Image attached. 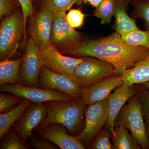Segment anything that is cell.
I'll return each mask as SVG.
<instances>
[{
  "label": "cell",
  "mask_w": 149,
  "mask_h": 149,
  "mask_svg": "<svg viewBox=\"0 0 149 149\" xmlns=\"http://www.w3.org/2000/svg\"><path fill=\"white\" fill-rule=\"evenodd\" d=\"M141 84V85H143V86H144V87H146V88L148 89L149 90V81L146 82V83H142V84Z\"/></svg>",
  "instance_id": "obj_36"
},
{
  "label": "cell",
  "mask_w": 149,
  "mask_h": 149,
  "mask_svg": "<svg viewBox=\"0 0 149 149\" xmlns=\"http://www.w3.org/2000/svg\"><path fill=\"white\" fill-rule=\"evenodd\" d=\"M115 0H102L94 11V16L101 19L102 24H109L114 15Z\"/></svg>",
  "instance_id": "obj_22"
},
{
  "label": "cell",
  "mask_w": 149,
  "mask_h": 149,
  "mask_svg": "<svg viewBox=\"0 0 149 149\" xmlns=\"http://www.w3.org/2000/svg\"><path fill=\"white\" fill-rule=\"evenodd\" d=\"M38 88L52 89L65 93L74 100L82 98L81 89L73 78L53 72L44 66L39 76Z\"/></svg>",
  "instance_id": "obj_13"
},
{
  "label": "cell",
  "mask_w": 149,
  "mask_h": 149,
  "mask_svg": "<svg viewBox=\"0 0 149 149\" xmlns=\"http://www.w3.org/2000/svg\"><path fill=\"white\" fill-rule=\"evenodd\" d=\"M123 83L121 75L113 74L92 86L81 89V97L88 105L101 101L107 99L111 91Z\"/></svg>",
  "instance_id": "obj_14"
},
{
  "label": "cell",
  "mask_w": 149,
  "mask_h": 149,
  "mask_svg": "<svg viewBox=\"0 0 149 149\" xmlns=\"http://www.w3.org/2000/svg\"><path fill=\"white\" fill-rule=\"evenodd\" d=\"M66 11L53 12L51 44L60 51L79 44L85 38L71 27L66 18Z\"/></svg>",
  "instance_id": "obj_8"
},
{
  "label": "cell",
  "mask_w": 149,
  "mask_h": 149,
  "mask_svg": "<svg viewBox=\"0 0 149 149\" xmlns=\"http://www.w3.org/2000/svg\"><path fill=\"white\" fill-rule=\"evenodd\" d=\"M149 1V0H131V1L135 2H144L146 1Z\"/></svg>",
  "instance_id": "obj_37"
},
{
  "label": "cell",
  "mask_w": 149,
  "mask_h": 149,
  "mask_svg": "<svg viewBox=\"0 0 149 149\" xmlns=\"http://www.w3.org/2000/svg\"><path fill=\"white\" fill-rule=\"evenodd\" d=\"M82 58L83 61L77 65L73 75V80L80 89L117 74L113 67L108 63L92 57Z\"/></svg>",
  "instance_id": "obj_5"
},
{
  "label": "cell",
  "mask_w": 149,
  "mask_h": 149,
  "mask_svg": "<svg viewBox=\"0 0 149 149\" xmlns=\"http://www.w3.org/2000/svg\"><path fill=\"white\" fill-rule=\"evenodd\" d=\"M102 0H83L84 3L90 5L94 8H96L98 6Z\"/></svg>",
  "instance_id": "obj_34"
},
{
  "label": "cell",
  "mask_w": 149,
  "mask_h": 149,
  "mask_svg": "<svg viewBox=\"0 0 149 149\" xmlns=\"http://www.w3.org/2000/svg\"><path fill=\"white\" fill-rule=\"evenodd\" d=\"M1 149H27L15 130H8L3 136L0 143Z\"/></svg>",
  "instance_id": "obj_25"
},
{
  "label": "cell",
  "mask_w": 149,
  "mask_h": 149,
  "mask_svg": "<svg viewBox=\"0 0 149 149\" xmlns=\"http://www.w3.org/2000/svg\"><path fill=\"white\" fill-rule=\"evenodd\" d=\"M135 94V85H128L123 83L116 88L113 93H111L107 98L108 103L109 116L105 127L108 128L113 135L115 134V123L118 115L126 102L128 101Z\"/></svg>",
  "instance_id": "obj_16"
},
{
  "label": "cell",
  "mask_w": 149,
  "mask_h": 149,
  "mask_svg": "<svg viewBox=\"0 0 149 149\" xmlns=\"http://www.w3.org/2000/svg\"><path fill=\"white\" fill-rule=\"evenodd\" d=\"M21 5L24 16V27L26 31L27 19L32 15L34 11V7L32 0H18Z\"/></svg>",
  "instance_id": "obj_33"
},
{
  "label": "cell",
  "mask_w": 149,
  "mask_h": 149,
  "mask_svg": "<svg viewBox=\"0 0 149 149\" xmlns=\"http://www.w3.org/2000/svg\"><path fill=\"white\" fill-rule=\"evenodd\" d=\"M31 101L24 99L10 111L0 114V139H3L12 125L22 114L25 109L32 104Z\"/></svg>",
  "instance_id": "obj_20"
},
{
  "label": "cell",
  "mask_w": 149,
  "mask_h": 149,
  "mask_svg": "<svg viewBox=\"0 0 149 149\" xmlns=\"http://www.w3.org/2000/svg\"><path fill=\"white\" fill-rule=\"evenodd\" d=\"M111 133L104 127L95 137L90 146L92 149H113V144L111 142Z\"/></svg>",
  "instance_id": "obj_26"
},
{
  "label": "cell",
  "mask_w": 149,
  "mask_h": 149,
  "mask_svg": "<svg viewBox=\"0 0 149 149\" xmlns=\"http://www.w3.org/2000/svg\"><path fill=\"white\" fill-rule=\"evenodd\" d=\"M40 52L44 66L53 72L72 78L76 67L83 61L82 58L63 55L51 44L40 50Z\"/></svg>",
  "instance_id": "obj_11"
},
{
  "label": "cell",
  "mask_w": 149,
  "mask_h": 149,
  "mask_svg": "<svg viewBox=\"0 0 149 149\" xmlns=\"http://www.w3.org/2000/svg\"><path fill=\"white\" fill-rule=\"evenodd\" d=\"M128 102L118 115L115 126L122 125L130 130L141 149H149L145 120L136 94Z\"/></svg>",
  "instance_id": "obj_4"
},
{
  "label": "cell",
  "mask_w": 149,
  "mask_h": 149,
  "mask_svg": "<svg viewBox=\"0 0 149 149\" xmlns=\"http://www.w3.org/2000/svg\"><path fill=\"white\" fill-rule=\"evenodd\" d=\"M60 52L75 58L90 56L111 64L116 74L121 75L125 69L131 68L148 55L149 49L130 45L115 32L106 37L84 40L72 47Z\"/></svg>",
  "instance_id": "obj_1"
},
{
  "label": "cell",
  "mask_w": 149,
  "mask_h": 149,
  "mask_svg": "<svg viewBox=\"0 0 149 149\" xmlns=\"http://www.w3.org/2000/svg\"><path fill=\"white\" fill-rule=\"evenodd\" d=\"M135 88L144 120H149V90L141 84H136Z\"/></svg>",
  "instance_id": "obj_28"
},
{
  "label": "cell",
  "mask_w": 149,
  "mask_h": 149,
  "mask_svg": "<svg viewBox=\"0 0 149 149\" xmlns=\"http://www.w3.org/2000/svg\"><path fill=\"white\" fill-rule=\"evenodd\" d=\"M123 40L130 45L143 47L149 49V31L140 29L121 36Z\"/></svg>",
  "instance_id": "obj_23"
},
{
  "label": "cell",
  "mask_w": 149,
  "mask_h": 149,
  "mask_svg": "<svg viewBox=\"0 0 149 149\" xmlns=\"http://www.w3.org/2000/svg\"><path fill=\"white\" fill-rule=\"evenodd\" d=\"M24 98L12 93L2 92L0 94V112L6 113L10 111L20 103Z\"/></svg>",
  "instance_id": "obj_27"
},
{
  "label": "cell",
  "mask_w": 149,
  "mask_h": 149,
  "mask_svg": "<svg viewBox=\"0 0 149 149\" xmlns=\"http://www.w3.org/2000/svg\"><path fill=\"white\" fill-rule=\"evenodd\" d=\"M44 104L47 111V117L36 128L37 132L52 123L62 124L71 136L77 137L83 131L85 126V111L88 106L83 99L69 102H47Z\"/></svg>",
  "instance_id": "obj_2"
},
{
  "label": "cell",
  "mask_w": 149,
  "mask_h": 149,
  "mask_svg": "<svg viewBox=\"0 0 149 149\" xmlns=\"http://www.w3.org/2000/svg\"><path fill=\"white\" fill-rule=\"evenodd\" d=\"M147 137L149 142V120H145Z\"/></svg>",
  "instance_id": "obj_35"
},
{
  "label": "cell",
  "mask_w": 149,
  "mask_h": 149,
  "mask_svg": "<svg viewBox=\"0 0 149 149\" xmlns=\"http://www.w3.org/2000/svg\"><path fill=\"white\" fill-rule=\"evenodd\" d=\"M85 128L77 138L86 148L106 125L109 116L107 99L88 105L85 112Z\"/></svg>",
  "instance_id": "obj_6"
},
{
  "label": "cell",
  "mask_w": 149,
  "mask_h": 149,
  "mask_svg": "<svg viewBox=\"0 0 149 149\" xmlns=\"http://www.w3.org/2000/svg\"><path fill=\"white\" fill-rule=\"evenodd\" d=\"M0 24V61L9 59L18 49L21 41L23 47L27 43L22 8L1 19Z\"/></svg>",
  "instance_id": "obj_3"
},
{
  "label": "cell",
  "mask_w": 149,
  "mask_h": 149,
  "mask_svg": "<svg viewBox=\"0 0 149 149\" xmlns=\"http://www.w3.org/2000/svg\"><path fill=\"white\" fill-rule=\"evenodd\" d=\"M38 133L40 137L51 141L60 148L86 149L77 137L70 135L67 128L60 123H51Z\"/></svg>",
  "instance_id": "obj_15"
},
{
  "label": "cell",
  "mask_w": 149,
  "mask_h": 149,
  "mask_svg": "<svg viewBox=\"0 0 149 149\" xmlns=\"http://www.w3.org/2000/svg\"><path fill=\"white\" fill-rule=\"evenodd\" d=\"M121 76L123 83L128 85L141 84L149 81V52L133 67L124 70Z\"/></svg>",
  "instance_id": "obj_18"
},
{
  "label": "cell",
  "mask_w": 149,
  "mask_h": 149,
  "mask_svg": "<svg viewBox=\"0 0 149 149\" xmlns=\"http://www.w3.org/2000/svg\"><path fill=\"white\" fill-rule=\"evenodd\" d=\"M29 19L30 37L40 50L51 45L53 12L45 7L39 6Z\"/></svg>",
  "instance_id": "obj_7"
},
{
  "label": "cell",
  "mask_w": 149,
  "mask_h": 149,
  "mask_svg": "<svg viewBox=\"0 0 149 149\" xmlns=\"http://www.w3.org/2000/svg\"><path fill=\"white\" fill-rule=\"evenodd\" d=\"M43 66L40 50L29 37L20 65V84L27 87H38L39 76Z\"/></svg>",
  "instance_id": "obj_10"
},
{
  "label": "cell",
  "mask_w": 149,
  "mask_h": 149,
  "mask_svg": "<svg viewBox=\"0 0 149 149\" xmlns=\"http://www.w3.org/2000/svg\"><path fill=\"white\" fill-rule=\"evenodd\" d=\"M30 142L32 146L37 149H57L58 147L55 144L45 139L40 137L37 138L31 136L29 137Z\"/></svg>",
  "instance_id": "obj_32"
},
{
  "label": "cell",
  "mask_w": 149,
  "mask_h": 149,
  "mask_svg": "<svg viewBox=\"0 0 149 149\" xmlns=\"http://www.w3.org/2000/svg\"><path fill=\"white\" fill-rule=\"evenodd\" d=\"M47 116L44 103L32 102L14 124V129L23 143L32 136V131L43 123Z\"/></svg>",
  "instance_id": "obj_12"
},
{
  "label": "cell",
  "mask_w": 149,
  "mask_h": 149,
  "mask_svg": "<svg viewBox=\"0 0 149 149\" xmlns=\"http://www.w3.org/2000/svg\"><path fill=\"white\" fill-rule=\"evenodd\" d=\"M67 21L73 28H80L84 24L85 15L80 9L70 10L66 15Z\"/></svg>",
  "instance_id": "obj_31"
},
{
  "label": "cell",
  "mask_w": 149,
  "mask_h": 149,
  "mask_svg": "<svg viewBox=\"0 0 149 149\" xmlns=\"http://www.w3.org/2000/svg\"><path fill=\"white\" fill-rule=\"evenodd\" d=\"M22 58L15 60L8 59L0 63V85L5 84L20 83V66Z\"/></svg>",
  "instance_id": "obj_19"
},
{
  "label": "cell",
  "mask_w": 149,
  "mask_h": 149,
  "mask_svg": "<svg viewBox=\"0 0 149 149\" xmlns=\"http://www.w3.org/2000/svg\"><path fill=\"white\" fill-rule=\"evenodd\" d=\"M131 2L134 6L133 16L135 18L143 19L144 28L149 31V1Z\"/></svg>",
  "instance_id": "obj_29"
},
{
  "label": "cell",
  "mask_w": 149,
  "mask_h": 149,
  "mask_svg": "<svg viewBox=\"0 0 149 149\" xmlns=\"http://www.w3.org/2000/svg\"><path fill=\"white\" fill-rule=\"evenodd\" d=\"M114 132L111 136L114 149H141L132 134L122 125H115Z\"/></svg>",
  "instance_id": "obj_21"
},
{
  "label": "cell",
  "mask_w": 149,
  "mask_h": 149,
  "mask_svg": "<svg viewBox=\"0 0 149 149\" xmlns=\"http://www.w3.org/2000/svg\"><path fill=\"white\" fill-rule=\"evenodd\" d=\"M32 2H33V4H34L35 3L37 2L38 1H39V0H32Z\"/></svg>",
  "instance_id": "obj_38"
},
{
  "label": "cell",
  "mask_w": 149,
  "mask_h": 149,
  "mask_svg": "<svg viewBox=\"0 0 149 149\" xmlns=\"http://www.w3.org/2000/svg\"><path fill=\"white\" fill-rule=\"evenodd\" d=\"M131 0H115V22L112 27L121 36L139 29L136 21L127 14L129 3Z\"/></svg>",
  "instance_id": "obj_17"
},
{
  "label": "cell",
  "mask_w": 149,
  "mask_h": 149,
  "mask_svg": "<svg viewBox=\"0 0 149 149\" xmlns=\"http://www.w3.org/2000/svg\"><path fill=\"white\" fill-rule=\"evenodd\" d=\"M1 92L12 93L34 103L47 102H69L74 99L65 93L47 88H34L17 84H5L0 85Z\"/></svg>",
  "instance_id": "obj_9"
},
{
  "label": "cell",
  "mask_w": 149,
  "mask_h": 149,
  "mask_svg": "<svg viewBox=\"0 0 149 149\" xmlns=\"http://www.w3.org/2000/svg\"><path fill=\"white\" fill-rule=\"evenodd\" d=\"M39 6L45 7L53 12L66 11L74 4L80 5L83 0H39Z\"/></svg>",
  "instance_id": "obj_24"
},
{
  "label": "cell",
  "mask_w": 149,
  "mask_h": 149,
  "mask_svg": "<svg viewBox=\"0 0 149 149\" xmlns=\"http://www.w3.org/2000/svg\"><path fill=\"white\" fill-rule=\"evenodd\" d=\"M20 8L18 0H0V19L10 16Z\"/></svg>",
  "instance_id": "obj_30"
}]
</instances>
